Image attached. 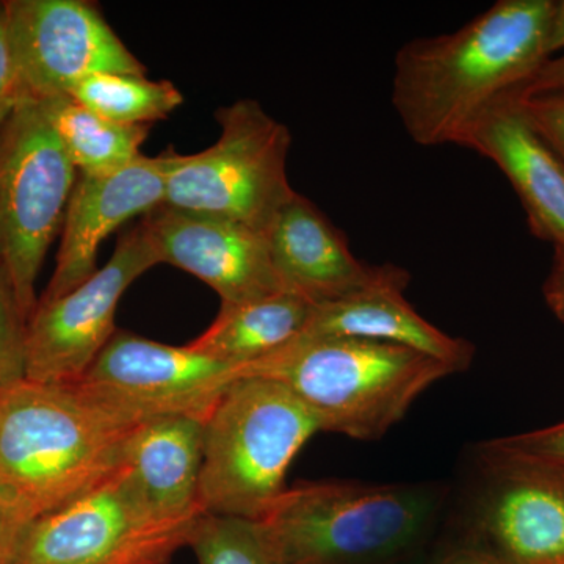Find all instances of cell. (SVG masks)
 <instances>
[{"mask_svg": "<svg viewBox=\"0 0 564 564\" xmlns=\"http://www.w3.org/2000/svg\"><path fill=\"white\" fill-rule=\"evenodd\" d=\"M77 177L41 102L20 99L0 128V265L25 322Z\"/></svg>", "mask_w": 564, "mask_h": 564, "instance_id": "obj_7", "label": "cell"}, {"mask_svg": "<svg viewBox=\"0 0 564 564\" xmlns=\"http://www.w3.org/2000/svg\"><path fill=\"white\" fill-rule=\"evenodd\" d=\"M564 50V0L554 2L547 32H545L544 52L547 58H552L555 52Z\"/></svg>", "mask_w": 564, "mask_h": 564, "instance_id": "obj_31", "label": "cell"}, {"mask_svg": "<svg viewBox=\"0 0 564 564\" xmlns=\"http://www.w3.org/2000/svg\"><path fill=\"white\" fill-rule=\"evenodd\" d=\"M267 239L284 292L314 306L348 299L404 272L392 263L367 265L359 261L344 232L299 192L282 207Z\"/></svg>", "mask_w": 564, "mask_h": 564, "instance_id": "obj_15", "label": "cell"}, {"mask_svg": "<svg viewBox=\"0 0 564 564\" xmlns=\"http://www.w3.org/2000/svg\"><path fill=\"white\" fill-rule=\"evenodd\" d=\"M499 166L518 193L530 231L564 247V163L505 96L478 118L459 143Z\"/></svg>", "mask_w": 564, "mask_h": 564, "instance_id": "obj_16", "label": "cell"}, {"mask_svg": "<svg viewBox=\"0 0 564 564\" xmlns=\"http://www.w3.org/2000/svg\"><path fill=\"white\" fill-rule=\"evenodd\" d=\"M447 500L437 484L303 481L259 522L281 564H421Z\"/></svg>", "mask_w": 564, "mask_h": 564, "instance_id": "obj_3", "label": "cell"}, {"mask_svg": "<svg viewBox=\"0 0 564 564\" xmlns=\"http://www.w3.org/2000/svg\"><path fill=\"white\" fill-rule=\"evenodd\" d=\"M188 545L198 564H281L259 521L202 514Z\"/></svg>", "mask_w": 564, "mask_h": 564, "instance_id": "obj_22", "label": "cell"}, {"mask_svg": "<svg viewBox=\"0 0 564 564\" xmlns=\"http://www.w3.org/2000/svg\"><path fill=\"white\" fill-rule=\"evenodd\" d=\"M313 310V303L289 292L221 306L215 322L188 347L243 372L299 339Z\"/></svg>", "mask_w": 564, "mask_h": 564, "instance_id": "obj_19", "label": "cell"}, {"mask_svg": "<svg viewBox=\"0 0 564 564\" xmlns=\"http://www.w3.org/2000/svg\"><path fill=\"white\" fill-rule=\"evenodd\" d=\"M196 521L155 513L120 467L79 499L33 521L11 564H170L188 545Z\"/></svg>", "mask_w": 564, "mask_h": 564, "instance_id": "obj_8", "label": "cell"}, {"mask_svg": "<svg viewBox=\"0 0 564 564\" xmlns=\"http://www.w3.org/2000/svg\"><path fill=\"white\" fill-rule=\"evenodd\" d=\"M492 454L529 466L564 475V422L481 444Z\"/></svg>", "mask_w": 564, "mask_h": 564, "instance_id": "obj_23", "label": "cell"}, {"mask_svg": "<svg viewBox=\"0 0 564 564\" xmlns=\"http://www.w3.org/2000/svg\"><path fill=\"white\" fill-rule=\"evenodd\" d=\"M511 96L534 131L564 163V91Z\"/></svg>", "mask_w": 564, "mask_h": 564, "instance_id": "obj_25", "label": "cell"}, {"mask_svg": "<svg viewBox=\"0 0 564 564\" xmlns=\"http://www.w3.org/2000/svg\"><path fill=\"white\" fill-rule=\"evenodd\" d=\"M554 91H564V55L545 61L513 95L530 96Z\"/></svg>", "mask_w": 564, "mask_h": 564, "instance_id": "obj_27", "label": "cell"}, {"mask_svg": "<svg viewBox=\"0 0 564 564\" xmlns=\"http://www.w3.org/2000/svg\"><path fill=\"white\" fill-rule=\"evenodd\" d=\"M14 74L7 24L6 2H0V98L13 95ZM14 96V95H13Z\"/></svg>", "mask_w": 564, "mask_h": 564, "instance_id": "obj_30", "label": "cell"}, {"mask_svg": "<svg viewBox=\"0 0 564 564\" xmlns=\"http://www.w3.org/2000/svg\"><path fill=\"white\" fill-rule=\"evenodd\" d=\"M543 292L549 310L564 323V247L554 248V262Z\"/></svg>", "mask_w": 564, "mask_h": 564, "instance_id": "obj_29", "label": "cell"}, {"mask_svg": "<svg viewBox=\"0 0 564 564\" xmlns=\"http://www.w3.org/2000/svg\"><path fill=\"white\" fill-rule=\"evenodd\" d=\"M410 282L406 270L393 280L375 285L339 302L314 306L302 336L358 337L413 348L433 356L455 372L474 361V344L452 337L425 321L404 299Z\"/></svg>", "mask_w": 564, "mask_h": 564, "instance_id": "obj_17", "label": "cell"}, {"mask_svg": "<svg viewBox=\"0 0 564 564\" xmlns=\"http://www.w3.org/2000/svg\"><path fill=\"white\" fill-rule=\"evenodd\" d=\"M454 367L402 345L358 337L300 336L243 370L284 384L321 432L377 441Z\"/></svg>", "mask_w": 564, "mask_h": 564, "instance_id": "obj_4", "label": "cell"}, {"mask_svg": "<svg viewBox=\"0 0 564 564\" xmlns=\"http://www.w3.org/2000/svg\"><path fill=\"white\" fill-rule=\"evenodd\" d=\"M203 451L202 419H151L129 434L121 467L131 475L155 513L169 521H196L204 514L198 503Z\"/></svg>", "mask_w": 564, "mask_h": 564, "instance_id": "obj_18", "label": "cell"}, {"mask_svg": "<svg viewBox=\"0 0 564 564\" xmlns=\"http://www.w3.org/2000/svg\"><path fill=\"white\" fill-rule=\"evenodd\" d=\"M242 370L192 350L117 329L79 383L143 423L170 415L206 421Z\"/></svg>", "mask_w": 564, "mask_h": 564, "instance_id": "obj_12", "label": "cell"}, {"mask_svg": "<svg viewBox=\"0 0 564 564\" xmlns=\"http://www.w3.org/2000/svg\"><path fill=\"white\" fill-rule=\"evenodd\" d=\"M13 95L46 101L69 91L91 74L147 76L143 63L88 0L6 2Z\"/></svg>", "mask_w": 564, "mask_h": 564, "instance_id": "obj_10", "label": "cell"}, {"mask_svg": "<svg viewBox=\"0 0 564 564\" xmlns=\"http://www.w3.org/2000/svg\"><path fill=\"white\" fill-rule=\"evenodd\" d=\"M139 425L82 383L2 388L0 494L36 521L117 473Z\"/></svg>", "mask_w": 564, "mask_h": 564, "instance_id": "obj_2", "label": "cell"}, {"mask_svg": "<svg viewBox=\"0 0 564 564\" xmlns=\"http://www.w3.org/2000/svg\"><path fill=\"white\" fill-rule=\"evenodd\" d=\"M451 540L497 564H564V475L478 445Z\"/></svg>", "mask_w": 564, "mask_h": 564, "instance_id": "obj_9", "label": "cell"}, {"mask_svg": "<svg viewBox=\"0 0 564 564\" xmlns=\"http://www.w3.org/2000/svg\"><path fill=\"white\" fill-rule=\"evenodd\" d=\"M170 151L141 154L117 172L80 174L74 185L58 248L55 272L40 300L61 299L96 273L104 240L137 215L163 206Z\"/></svg>", "mask_w": 564, "mask_h": 564, "instance_id": "obj_14", "label": "cell"}, {"mask_svg": "<svg viewBox=\"0 0 564 564\" xmlns=\"http://www.w3.org/2000/svg\"><path fill=\"white\" fill-rule=\"evenodd\" d=\"M215 117L220 139L206 151L170 150L163 206L269 234L296 193L288 176L291 132L254 99L221 107Z\"/></svg>", "mask_w": 564, "mask_h": 564, "instance_id": "obj_6", "label": "cell"}, {"mask_svg": "<svg viewBox=\"0 0 564 564\" xmlns=\"http://www.w3.org/2000/svg\"><path fill=\"white\" fill-rule=\"evenodd\" d=\"M18 101H20V99L13 95L6 96V98H0V128H2L3 122L7 121V118L10 117V113L13 111L14 107H17Z\"/></svg>", "mask_w": 564, "mask_h": 564, "instance_id": "obj_32", "label": "cell"}, {"mask_svg": "<svg viewBox=\"0 0 564 564\" xmlns=\"http://www.w3.org/2000/svg\"><path fill=\"white\" fill-rule=\"evenodd\" d=\"M25 332L28 322L0 265V388L25 380Z\"/></svg>", "mask_w": 564, "mask_h": 564, "instance_id": "obj_24", "label": "cell"}, {"mask_svg": "<svg viewBox=\"0 0 564 564\" xmlns=\"http://www.w3.org/2000/svg\"><path fill=\"white\" fill-rule=\"evenodd\" d=\"M554 0H499L462 29L410 41L395 55L392 106L421 147H459L489 107L549 61Z\"/></svg>", "mask_w": 564, "mask_h": 564, "instance_id": "obj_1", "label": "cell"}, {"mask_svg": "<svg viewBox=\"0 0 564 564\" xmlns=\"http://www.w3.org/2000/svg\"><path fill=\"white\" fill-rule=\"evenodd\" d=\"M317 421L284 384L240 377L204 421L198 503L204 514L261 521Z\"/></svg>", "mask_w": 564, "mask_h": 564, "instance_id": "obj_5", "label": "cell"}, {"mask_svg": "<svg viewBox=\"0 0 564 564\" xmlns=\"http://www.w3.org/2000/svg\"><path fill=\"white\" fill-rule=\"evenodd\" d=\"M158 263V251L141 221L121 234L110 261L87 281L61 299L39 300L25 332V380L79 383L117 332L121 296Z\"/></svg>", "mask_w": 564, "mask_h": 564, "instance_id": "obj_11", "label": "cell"}, {"mask_svg": "<svg viewBox=\"0 0 564 564\" xmlns=\"http://www.w3.org/2000/svg\"><path fill=\"white\" fill-rule=\"evenodd\" d=\"M68 96L107 120L128 126L165 120L184 102L172 82L150 80L135 74H91Z\"/></svg>", "mask_w": 564, "mask_h": 564, "instance_id": "obj_21", "label": "cell"}, {"mask_svg": "<svg viewBox=\"0 0 564 564\" xmlns=\"http://www.w3.org/2000/svg\"><path fill=\"white\" fill-rule=\"evenodd\" d=\"M0 399H2V388H0Z\"/></svg>", "mask_w": 564, "mask_h": 564, "instance_id": "obj_33", "label": "cell"}, {"mask_svg": "<svg viewBox=\"0 0 564 564\" xmlns=\"http://www.w3.org/2000/svg\"><path fill=\"white\" fill-rule=\"evenodd\" d=\"M159 261L193 274L236 306L284 292L267 234L242 223L161 206L144 215Z\"/></svg>", "mask_w": 564, "mask_h": 564, "instance_id": "obj_13", "label": "cell"}, {"mask_svg": "<svg viewBox=\"0 0 564 564\" xmlns=\"http://www.w3.org/2000/svg\"><path fill=\"white\" fill-rule=\"evenodd\" d=\"M31 524V519L0 494V564L13 563L18 545Z\"/></svg>", "mask_w": 564, "mask_h": 564, "instance_id": "obj_26", "label": "cell"}, {"mask_svg": "<svg viewBox=\"0 0 564 564\" xmlns=\"http://www.w3.org/2000/svg\"><path fill=\"white\" fill-rule=\"evenodd\" d=\"M421 564H497L488 555L475 551L469 545L458 543V541L445 540L430 551V554L422 560Z\"/></svg>", "mask_w": 564, "mask_h": 564, "instance_id": "obj_28", "label": "cell"}, {"mask_svg": "<svg viewBox=\"0 0 564 564\" xmlns=\"http://www.w3.org/2000/svg\"><path fill=\"white\" fill-rule=\"evenodd\" d=\"M52 128L80 174L117 172L140 158L150 126L107 120L70 96L40 101Z\"/></svg>", "mask_w": 564, "mask_h": 564, "instance_id": "obj_20", "label": "cell"}]
</instances>
